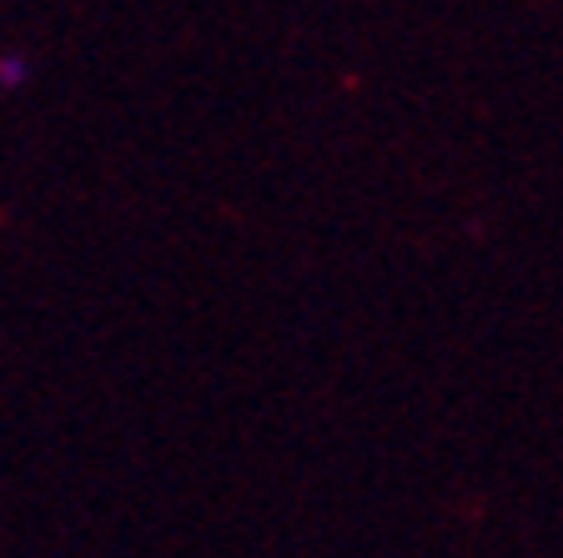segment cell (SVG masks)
<instances>
[{"label":"cell","mask_w":563,"mask_h":558,"mask_svg":"<svg viewBox=\"0 0 563 558\" xmlns=\"http://www.w3.org/2000/svg\"><path fill=\"white\" fill-rule=\"evenodd\" d=\"M25 81V61L21 56H0V86L11 91V86H21Z\"/></svg>","instance_id":"cell-1"}]
</instances>
